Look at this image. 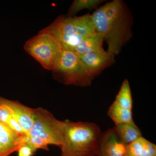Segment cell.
Returning <instances> with one entry per match:
<instances>
[{
  "mask_svg": "<svg viewBox=\"0 0 156 156\" xmlns=\"http://www.w3.org/2000/svg\"><path fill=\"white\" fill-rule=\"evenodd\" d=\"M92 16L96 32L107 44V51L114 56L119 54L132 34L130 13L124 2H108L97 9Z\"/></svg>",
  "mask_w": 156,
  "mask_h": 156,
  "instance_id": "6da1fadb",
  "label": "cell"
},
{
  "mask_svg": "<svg viewBox=\"0 0 156 156\" xmlns=\"http://www.w3.org/2000/svg\"><path fill=\"white\" fill-rule=\"evenodd\" d=\"M60 156H99L100 127L89 122L66 120Z\"/></svg>",
  "mask_w": 156,
  "mask_h": 156,
  "instance_id": "7a4b0ae2",
  "label": "cell"
},
{
  "mask_svg": "<svg viewBox=\"0 0 156 156\" xmlns=\"http://www.w3.org/2000/svg\"><path fill=\"white\" fill-rule=\"evenodd\" d=\"M40 32L52 37L62 50L72 51L84 40L97 33L90 14L79 17L59 16Z\"/></svg>",
  "mask_w": 156,
  "mask_h": 156,
  "instance_id": "3957f363",
  "label": "cell"
},
{
  "mask_svg": "<svg viewBox=\"0 0 156 156\" xmlns=\"http://www.w3.org/2000/svg\"><path fill=\"white\" fill-rule=\"evenodd\" d=\"M65 121H59L48 110L35 108L34 124L27 136V142L36 150H49L48 145L60 148L64 139Z\"/></svg>",
  "mask_w": 156,
  "mask_h": 156,
  "instance_id": "277c9868",
  "label": "cell"
},
{
  "mask_svg": "<svg viewBox=\"0 0 156 156\" xmlns=\"http://www.w3.org/2000/svg\"><path fill=\"white\" fill-rule=\"evenodd\" d=\"M51 71L54 79L66 85L88 87L95 78L77 55L70 50H62Z\"/></svg>",
  "mask_w": 156,
  "mask_h": 156,
  "instance_id": "5b68a950",
  "label": "cell"
},
{
  "mask_svg": "<svg viewBox=\"0 0 156 156\" xmlns=\"http://www.w3.org/2000/svg\"><path fill=\"white\" fill-rule=\"evenodd\" d=\"M26 52L48 70H52L62 49L57 42L48 34L39 32L26 42Z\"/></svg>",
  "mask_w": 156,
  "mask_h": 156,
  "instance_id": "8992f818",
  "label": "cell"
},
{
  "mask_svg": "<svg viewBox=\"0 0 156 156\" xmlns=\"http://www.w3.org/2000/svg\"><path fill=\"white\" fill-rule=\"evenodd\" d=\"M77 56L87 70L94 77L114 64L115 62V56L105 50Z\"/></svg>",
  "mask_w": 156,
  "mask_h": 156,
  "instance_id": "52a82bcc",
  "label": "cell"
},
{
  "mask_svg": "<svg viewBox=\"0 0 156 156\" xmlns=\"http://www.w3.org/2000/svg\"><path fill=\"white\" fill-rule=\"evenodd\" d=\"M27 142V136L21 135L0 122V156H9L17 152Z\"/></svg>",
  "mask_w": 156,
  "mask_h": 156,
  "instance_id": "ba28073f",
  "label": "cell"
},
{
  "mask_svg": "<svg viewBox=\"0 0 156 156\" xmlns=\"http://www.w3.org/2000/svg\"><path fill=\"white\" fill-rule=\"evenodd\" d=\"M126 147L113 128H109L101 134L99 142V156H126Z\"/></svg>",
  "mask_w": 156,
  "mask_h": 156,
  "instance_id": "9c48e42d",
  "label": "cell"
},
{
  "mask_svg": "<svg viewBox=\"0 0 156 156\" xmlns=\"http://www.w3.org/2000/svg\"><path fill=\"white\" fill-rule=\"evenodd\" d=\"M7 101L12 115L27 136L33 125L35 108L25 106L18 101L7 99Z\"/></svg>",
  "mask_w": 156,
  "mask_h": 156,
  "instance_id": "30bf717a",
  "label": "cell"
},
{
  "mask_svg": "<svg viewBox=\"0 0 156 156\" xmlns=\"http://www.w3.org/2000/svg\"><path fill=\"white\" fill-rule=\"evenodd\" d=\"M126 156H156V145L141 136L127 145Z\"/></svg>",
  "mask_w": 156,
  "mask_h": 156,
  "instance_id": "8fae6325",
  "label": "cell"
},
{
  "mask_svg": "<svg viewBox=\"0 0 156 156\" xmlns=\"http://www.w3.org/2000/svg\"><path fill=\"white\" fill-rule=\"evenodd\" d=\"M113 128L121 141L126 145L142 136L141 131L134 122L117 125Z\"/></svg>",
  "mask_w": 156,
  "mask_h": 156,
  "instance_id": "7c38bea8",
  "label": "cell"
},
{
  "mask_svg": "<svg viewBox=\"0 0 156 156\" xmlns=\"http://www.w3.org/2000/svg\"><path fill=\"white\" fill-rule=\"evenodd\" d=\"M104 41L103 37L97 33L84 40L73 51L77 55L102 52L105 50L103 47Z\"/></svg>",
  "mask_w": 156,
  "mask_h": 156,
  "instance_id": "4fadbf2b",
  "label": "cell"
},
{
  "mask_svg": "<svg viewBox=\"0 0 156 156\" xmlns=\"http://www.w3.org/2000/svg\"><path fill=\"white\" fill-rule=\"evenodd\" d=\"M108 115L115 126L134 122L132 110L120 106L115 101L109 108Z\"/></svg>",
  "mask_w": 156,
  "mask_h": 156,
  "instance_id": "5bb4252c",
  "label": "cell"
},
{
  "mask_svg": "<svg viewBox=\"0 0 156 156\" xmlns=\"http://www.w3.org/2000/svg\"><path fill=\"white\" fill-rule=\"evenodd\" d=\"M115 101L120 106L132 110L133 106L131 87L128 80H124L119 91L116 96Z\"/></svg>",
  "mask_w": 156,
  "mask_h": 156,
  "instance_id": "9a60e30c",
  "label": "cell"
},
{
  "mask_svg": "<svg viewBox=\"0 0 156 156\" xmlns=\"http://www.w3.org/2000/svg\"><path fill=\"white\" fill-rule=\"evenodd\" d=\"M103 2L102 0H75L69 9L68 16L72 17L84 9H95Z\"/></svg>",
  "mask_w": 156,
  "mask_h": 156,
  "instance_id": "2e32d148",
  "label": "cell"
},
{
  "mask_svg": "<svg viewBox=\"0 0 156 156\" xmlns=\"http://www.w3.org/2000/svg\"><path fill=\"white\" fill-rule=\"evenodd\" d=\"M36 151L29 144L26 143L17 151V155L18 156H33Z\"/></svg>",
  "mask_w": 156,
  "mask_h": 156,
  "instance_id": "e0dca14e",
  "label": "cell"
},
{
  "mask_svg": "<svg viewBox=\"0 0 156 156\" xmlns=\"http://www.w3.org/2000/svg\"><path fill=\"white\" fill-rule=\"evenodd\" d=\"M7 126H9L11 130H13L14 132L17 134L21 135L27 136L26 134L24 133L22 127L20 126L17 120L12 116L9 120Z\"/></svg>",
  "mask_w": 156,
  "mask_h": 156,
  "instance_id": "ac0fdd59",
  "label": "cell"
}]
</instances>
